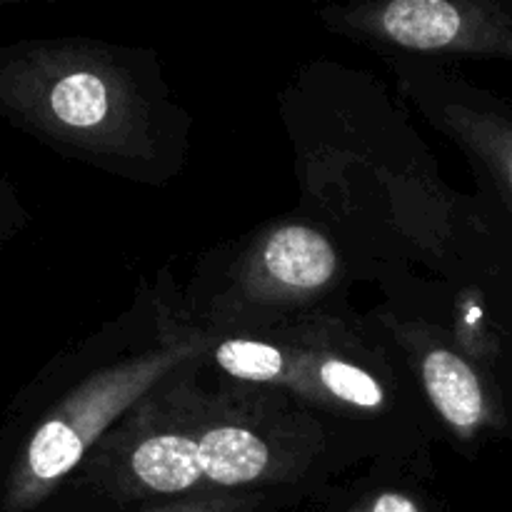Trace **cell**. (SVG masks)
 Listing matches in <instances>:
<instances>
[{
	"label": "cell",
	"instance_id": "cell-4",
	"mask_svg": "<svg viewBox=\"0 0 512 512\" xmlns=\"http://www.w3.org/2000/svg\"><path fill=\"white\" fill-rule=\"evenodd\" d=\"M205 328L208 365L223 380L278 390L380 455L398 458L418 445V400L388 355L338 320Z\"/></svg>",
	"mask_w": 512,
	"mask_h": 512
},
{
	"label": "cell",
	"instance_id": "cell-3",
	"mask_svg": "<svg viewBox=\"0 0 512 512\" xmlns=\"http://www.w3.org/2000/svg\"><path fill=\"white\" fill-rule=\"evenodd\" d=\"M165 98L118 50L70 38L0 45V118L58 153L110 170L163 160Z\"/></svg>",
	"mask_w": 512,
	"mask_h": 512
},
{
	"label": "cell",
	"instance_id": "cell-1",
	"mask_svg": "<svg viewBox=\"0 0 512 512\" xmlns=\"http://www.w3.org/2000/svg\"><path fill=\"white\" fill-rule=\"evenodd\" d=\"M198 360L130 408L88 453L48 512H128L160 500L233 490L320 493L380 458L368 443L258 385L208 383Z\"/></svg>",
	"mask_w": 512,
	"mask_h": 512
},
{
	"label": "cell",
	"instance_id": "cell-6",
	"mask_svg": "<svg viewBox=\"0 0 512 512\" xmlns=\"http://www.w3.org/2000/svg\"><path fill=\"white\" fill-rule=\"evenodd\" d=\"M340 258L333 243L300 223L275 225L248 248L238 275L218 303L210 328L270 323L273 313L310 303L335 283Z\"/></svg>",
	"mask_w": 512,
	"mask_h": 512
},
{
	"label": "cell",
	"instance_id": "cell-10",
	"mask_svg": "<svg viewBox=\"0 0 512 512\" xmlns=\"http://www.w3.org/2000/svg\"><path fill=\"white\" fill-rule=\"evenodd\" d=\"M343 512H425V508L408 490L385 485L355 498Z\"/></svg>",
	"mask_w": 512,
	"mask_h": 512
},
{
	"label": "cell",
	"instance_id": "cell-8",
	"mask_svg": "<svg viewBox=\"0 0 512 512\" xmlns=\"http://www.w3.org/2000/svg\"><path fill=\"white\" fill-rule=\"evenodd\" d=\"M455 133L483 160L495 185L503 190L512 208V113L488 103L458 105L450 110Z\"/></svg>",
	"mask_w": 512,
	"mask_h": 512
},
{
	"label": "cell",
	"instance_id": "cell-7",
	"mask_svg": "<svg viewBox=\"0 0 512 512\" xmlns=\"http://www.w3.org/2000/svg\"><path fill=\"white\" fill-rule=\"evenodd\" d=\"M425 398L455 438L475 443L498 425V403L470 360L443 340H400Z\"/></svg>",
	"mask_w": 512,
	"mask_h": 512
},
{
	"label": "cell",
	"instance_id": "cell-9",
	"mask_svg": "<svg viewBox=\"0 0 512 512\" xmlns=\"http://www.w3.org/2000/svg\"><path fill=\"white\" fill-rule=\"evenodd\" d=\"M310 490L268 488V490H233V493L185 495L175 500L140 505L128 512H275L285 505L308 498Z\"/></svg>",
	"mask_w": 512,
	"mask_h": 512
},
{
	"label": "cell",
	"instance_id": "cell-2",
	"mask_svg": "<svg viewBox=\"0 0 512 512\" xmlns=\"http://www.w3.org/2000/svg\"><path fill=\"white\" fill-rule=\"evenodd\" d=\"M208 350L203 320L153 293L48 360L0 415V512H48L103 435Z\"/></svg>",
	"mask_w": 512,
	"mask_h": 512
},
{
	"label": "cell",
	"instance_id": "cell-11",
	"mask_svg": "<svg viewBox=\"0 0 512 512\" xmlns=\"http://www.w3.org/2000/svg\"><path fill=\"white\" fill-rule=\"evenodd\" d=\"M28 223L23 203L18 200V193L10 185V180L0 173V245L13 240Z\"/></svg>",
	"mask_w": 512,
	"mask_h": 512
},
{
	"label": "cell",
	"instance_id": "cell-5",
	"mask_svg": "<svg viewBox=\"0 0 512 512\" xmlns=\"http://www.w3.org/2000/svg\"><path fill=\"white\" fill-rule=\"evenodd\" d=\"M323 23L375 45L512 60V3L390 0L323 10Z\"/></svg>",
	"mask_w": 512,
	"mask_h": 512
}]
</instances>
